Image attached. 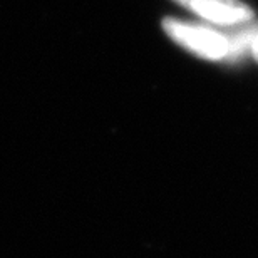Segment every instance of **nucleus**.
<instances>
[{
  "mask_svg": "<svg viewBox=\"0 0 258 258\" xmlns=\"http://www.w3.org/2000/svg\"><path fill=\"white\" fill-rule=\"evenodd\" d=\"M164 30L179 45L191 50L193 54L210 60H230L231 44L230 35L215 30L208 25L181 22V20H164Z\"/></svg>",
  "mask_w": 258,
  "mask_h": 258,
  "instance_id": "1",
  "label": "nucleus"
},
{
  "mask_svg": "<svg viewBox=\"0 0 258 258\" xmlns=\"http://www.w3.org/2000/svg\"><path fill=\"white\" fill-rule=\"evenodd\" d=\"M198 17L220 27H240L253 19V10L240 0H176Z\"/></svg>",
  "mask_w": 258,
  "mask_h": 258,
  "instance_id": "2",
  "label": "nucleus"
},
{
  "mask_svg": "<svg viewBox=\"0 0 258 258\" xmlns=\"http://www.w3.org/2000/svg\"><path fill=\"white\" fill-rule=\"evenodd\" d=\"M251 55H253V57L256 59V62H258V34L253 40V44H251Z\"/></svg>",
  "mask_w": 258,
  "mask_h": 258,
  "instance_id": "3",
  "label": "nucleus"
}]
</instances>
